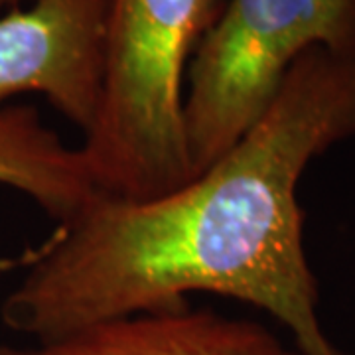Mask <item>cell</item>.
I'll use <instances>...</instances> for the list:
<instances>
[{
    "instance_id": "1",
    "label": "cell",
    "mask_w": 355,
    "mask_h": 355,
    "mask_svg": "<svg viewBox=\"0 0 355 355\" xmlns=\"http://www.w3.org/2000/svg\"><path fill=\"white\" fill-rule=\"evenodd\" d=\"M355 137V55L304 51L270 105L214 164L144 200L99 193L24 259L0 306L8 330L48 342L103 320L239 300L291 331L304 355H343L324 330L298 184Z\"/></svg>"
},
{
    "instance_id": "4",
    "label": "cell",
    "mask_w": 355,
    "mask_h": 355,
    "mask_svg": "<svg viewBox=\"0 0 355 355\" xmlns=\"http://www.w3.org/2000/svg\"><path fill=\"white\" fill-rule=\"evenodd\" d=\"M109 0H34L0 12V109L42 95L83 135L99 111Z\"/></svg>"
},
{
    "instance_id": "3",
    "label": "cell",
    "mask_w": 355,
    "mask_h": 355,
    "mask_svg": "<svg viewBox=\"0 0 355 355\" xmlns=\"http://www.w3.org/2000/svg\"><path fill=\"white\" fill-rule=\"evenodd\" d=\"M310 48L355 55V0H225L186 73L193 176L253 127Z\"/></svg>"
},
{
    "instance_id": "7",
    "label": "cell",
    "mask_w": 355,
    "mask_h": 355,
    "mask_svg": "<svg viewBox=\"0 0 355 355\" xmlns=\"http://www.w3.org/2000/svg\"><path fill=\"white\" fill-rule=\"evenodd\" d=\"M22 2H34V0H0V12H2V10L16 8V6H20Z\"/></svg>"
},
{
    "instance_id": "5",
    "label": "cell",
    "mask_w": 355,
    "mask_h": 355,
    "mask_svg": "<svg viewBox=\"0 0 355 355\" xmlns=\"http://www.w3.org/2000/svg\"><path fill=\"white\" fill-rule=\"evenodd\" d=\"M0 355H304L263 324L188 302L103 320L55 340L14 345Z\"/></svg>"
},
{
    "instance_id": "6",
    "label": "cell",
    "mask_w": 355,
    "mask_h": 355,
    "mask_svg": "<svg viewBox=\"0 0 355 355\" xmlns=\"http://www.w3.org/2000/svg\"><path fill=\"white\" fill-rule=\"evenodd\" d=\"M0 186L28 196L58 223L99 196L79 148L65 144L36 107L16 103L0 109Z\"/></svg>"
},
{
    "instance_id": "2",
    "label": "cell",
    "mask_w": 355,
    "mask_h": 355,
    "mask_svg": "<svg viewBox=\"0 0 355 355\" xmlns=\"http://www.w3.org/2000/svg\"><path fill=\"white\" fill-rule=\"evenodd\" d=\"M225 0H109L99 111L77 146L103 196L144 200L193 178L184 125L191 55Z\"/></svg>"
}]
</instances>
